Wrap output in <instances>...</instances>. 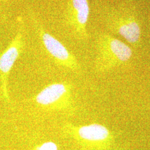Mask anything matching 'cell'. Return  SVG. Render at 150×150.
I'll return each instance as SVG.
<instances>
[{
    "instance_id": "cell-2",
    "label": "cell",
    "mask_w": 150,
    "mask_h": 150,
    "mask_svg": "<svg viewBox=\"0 0 150 150\" xmlns=\"http://www.w3.org/2000/svg\"><path fill=\"white\" fill-rule=\"evenodd\" d=\"M62 134L74 139L83 150H95L106 146L110 132L105 126L98 123L77 126L66 123L62 128Z\"/></svg>"
},
{
    "instance_id": "cell-4",
    "label": "cell",
    "mask_w": 150,
    "mask_h": 150,
    "mask_svg": "<svg viewBox=\"0 0 150 150\" xmlns=\"http://www.w3.org/2000/svg\"><path fill=\"white\" fill-rule=\"evenodd\" d=\"M25 45V40L21 29L0 56V75L2 81V90L7 100H8L7 90V77L16 60L22 53Z\"/></svg>"
},
{
    "instance_id": "cell-8",
    "label": "cell",
    "mask_w": 150,
    "mask_h": 150,
    "mask_svg": "<svg viewBox=\"0 0 150 150\" xmlns=\"http://www.w3.org/2000/svg\"><path fill=\"white\" fill-rule=\"evenodd\" d=\"M33 150H58V146L54 142L47 141L38 145Z\"/></svg>"
},
{
    "instance_id": "cell-3",
    "label": "cell",
    "mask_w": 150,
    "mask_h": 150,
    "mask_svg": "<svg viewBox=\"0 0 150 150\" xmlns=\"http://www.w3.org/2000/svg\"><path fill=\"white\" fill-rule=\"evenodd\" d=\"M34 22L43 47L55 63L67 70L75 72L78 71L80 69V66L74 55L57 39L45 32L43 27L38 22L35 20Z\"/></svg>"
},
{
    "instance_id": "cell-5",
    "label": "cell",
    "mask_w": 150,
    "mask_h": 150,
    "mask_svg": "<svg viewBox=\"0 0 150 150\" xmlns=\"http://www.w3.org/2000/svg\"><path fill=\"white\" fill-rule=\"evenodd\" d=\"M111 54L121 61H126L132 56V51L128 46L117 39L109 38L102 39L100 42V56L97 64L98 70Z\"/></svg>"
},
{
    "instance_id": "cell-1",
    "label": "cell",
    "mask_w": 150,
    "mask_h": 150,
    "mask_svg": "<svg viewBox=\"0 0 150 150\" xmlns=\"http://www.w3.org/2000/svg\"><path fill=\"white\" fill-rule=\"evenodd\" d=\"M72 88L67 81L54 82L39 92L33 101L43 111L69 114L74 110Z\"/></svg>"
},
{
    "instance_id": "cell-7",
    "label": "cell",
    "mask_w": 150,
    "mask_h": 150,
    "mask_svg": "<svg viewBox=\"0 0 150 150\" xmlns=\"http://www.w3.org/2000/svg\"><path fill=\"white\" fill-rule=\"evenodd\" d=\"M118 32L130 43L137 42L141 33L139 24L133 20L123 22L119 26Z\"/></svg>"
},
{
    "instance_id": "cell-6",
    "label": "cell",
    "mask_w": 150,
    "mask_h": 150,
    "mask_svg": "<svg viewBox=\"0 0 150 150\" xmlns=\"http://www.w3.org/2000/svg\"><path fill=\"white\" fill-rule=\"evenodd\" d=\"M89 13L87 0H70L67 9L68 21L81 36L86 35V24Z\"/></svg>"
}]
</instances>
